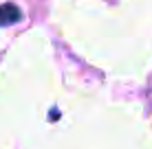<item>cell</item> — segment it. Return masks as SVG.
<instances>
[{
    "label": "cell",
    "mask_w": 152,
    "mask_h": 149,
    "mask_svg": "<svg viewBox=\"0 0 152 149\" xmlns=\"http://www.w3.org/2000/svg\"><path fill=\"white\" fill-rule=\"evenodd\" d=\"M22 18L20 9L15 4L7 2V4H0V27H7V24H15L18 20Z\"/></svg>",
    "instance_id": "1"
}]
</instances>
